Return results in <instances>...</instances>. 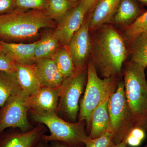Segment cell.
I'll return each mask as SVG.
<instances>
[{"instance_id":"1","label":"cell","mask_w":147,"mask_h":147,"mask_svg":"<svg viewBox=\"0 0 147 147\" xmlns=\"http://www.w3.org/2000/svg\"><path fill=\"white\" fill-rule=\"evenodd\" d=\"M91 40L92 61L104 78L120 76L127 51L122 36L114 27L102 25Z\"/></svg>"},{"instance_id":"22","label":"cell","mask_w":147,"mask_h":147,"mask_svg":"<svg viewBox=\"0 0 147 147\" xmlns=\"http://www.w3.org/2000/svg\"><path fill=\"white\" fill-rule=\"evenodd\" d=\"M131 42V61L146 69L147 67V32L135 38Z\"/></svg>"},{"instance_id":"37","label":"cell","mask_w":147,"mask_h":147,"mask_svg":"<svg viewBox=\"0 0 147 147\" xmlns=\"http://www.w3.org/2000/svg\"><path fill=\"white\" fill-rule=\"evenodd\" d=\"M2 50L1 46V44H0V50Z\"/></svg>"},{"instance_id":"38","label":"cell","mask_w":147,"mask_h":147,"mask_svg":"<svg viewBox=\"0 0 147 147\" xmlns=\"http://www.w3.org/2000/svg\"><path fill=\"white\" fill-rule=\"evenodd\" d=\"M144 147H147V144L146 145V146H144Z\"/></svg>"},{"instance_id":"24","label":"cell","mask_w":147,"mask_h":147,"mask_svg":"<svg viewBox=\"0 0 147 147\" xmlns=\"http://www.w3.org/2000/svg\"><path fill=\"white\" fill-rule=\"evenodd\" d=\"M125 38L129 41L132 40L140 35L147 32V11L140 16L128 26L124 30Z\"/></svg>"},{"instance_id":"34","label":"cell","mask_w":147,"mask_h":147,"mask_svg":"<svg viewBox=\"0 0 147 147\" xmlns=\"http://www.w3.org/2000/svg\"><path fill=\"white\" fill-rule=\"evenodd\" d=\"M128 146L127 144L126 139H125L118 144L116 147H128Z\"/></svg>"},{"instance_id":"3","label":"cell","mask_w":147,"mask_h":147,"mask_svg":"<svg viewBox=\"0 0 147 147\" xmlns=\"http://www.w3.org/2000/svg\"><path fill=\"white\" fill-rule=\"evenodd\" d=\"M145 69L130 61L124 71V85L127 102L134 127L147 131V80Z\"/></svg>"},{"instance_id":"18","label":"cell","mask_w":147,"mask_h":147,"mask_svg":"<svg viewBox=\"0 0 147 147\" xmlns=\"http://www.w3.org/2000/svg\"><path fill=\"white\" fill-rule=\"evenodd\" d=\"M110 97L101 102L93 113L89 136L90 139H95L99 137L109 129L110 119L108 103Z\"/></svg>"},{"instance_id":"32","label":"cell","mask_w":147,"mask_h":147,"mask_svg":"<svg viewBox=\"0 0 147 147\" xmlns=\"http://www.w3.org/2000/svg\"><path fill=\"white\" fill-rule=\"evenodd\" d=\"M53 142L50 147H85V146H70L63 142H57V141H52Z\"/></svg>"},{"instance_id":"13","label":"cell","mask_w":147,"mask_h":147,"mask_svg":"<svg viewBox=\"0 0 147 147\" xmlns=\"http://www.w3.org/2000/svg\"><path fill=\"white\" fill-rule=\"evenodd\" d=\"M45 131L44 127L38 125L26 132L8 133L0 139V147H35Z\"/></svg>"},{"instance_id":"6","label":"cell","mask_w":147,"mask_h":147,"mask_svg":"<svg viewBox=\"0 0 147 147\" xmlns=\"http://www.w3.org/2000/svg\"><path fill=\"white\" fill-rule=\"evenodd\" d=\"M108 111L110 119L108 129L113 133V141L118 145L126 139L134 127L123 81L118 82L117 89L109 98Z\"/></svg>"},{"instance_id":"20","label":"cell","mask_w":147,"mask_h":147,"mask_svg":"<svg viewBox=\"0 0 147 147\" xmlns=\"http://www.w3.org/2000/svg\"><path fill=\"white\" fill-rule=\"evenodd\" d=\"M21 90L16 74L0 71V108L11 96Z\"/></svg>"},{"instance_id":"9","label":"cell","mask_w":147,"mask_h":147,"mask_svg":"<svg viewBox=\"0 0 147 147\" xmlns=\"http://www.w3.org/2000/svg\"><path fill=\"white\" fill-rule=\"evenodd\" d=\"M88 11L79 2L58 23L53 33L61 45L68 46L74 35L82 27Z\"/></svg>"},{"instance_id":"11","label":"cell","mask_w":147,"mask_h":147,"mask_svg":"<svg viewBox=\"0 0 147 147\" xmlns=\"http://www.w3.org/2000/svg\"><path fill=\"white\" fill-rule=\"evenodd\" d=\"M59 98V87H41L33 94L26 97L25 104L32 113H57Z\"/></svg>"},{"instance_id":"17","label":"cell","mask_w":147,"mask_h":147,"mask_svg":"<svg viewBox=\"0 0 147 147\" xmlns=\"http://www.w3.org/2000/svg\"><path fill=\"white\" fill-rule=\"evenodd\" d=\"M143 13L136 0H121L110 22L127 26Z\"/></svg>"},{"instance_id":"26","label":"cell","mask_w":147,"mask_h":147,"mask_svg":"<svg viewBox=\"0 0 147 147\" xmlns=\"http://www.w3.org/2000/svg\"><path fill=\"white\" fill-rule=\"evenodd\" d=\"M47 0H15V11H25L31 9L45 11Z\"/></svg>"},{"instance_id":"25","label":"cell","mask_w":147,"mask_h":147,"mask_svg":"<svg viewBox=\"0 0 147 147\" xmlns=\"http://www.w3.org/2000/svg\"><path fill=\"white\" fill-rule=\"evenodd\" d=\"M117 146L113 141V133L110 129L95 139L88 137L85 143V147H116Z\"/></svg>"},{"instance_id":"5","label":"cell","mask_w":147,"mask_h":147,"mask_svg":"<svg viewBox=\"0 0 147 147\" xmlns=\"http://www.w3.org/2000/svg\"><path fill=\"white\" fill-rule=\"evenodd\" d=\"M32 115L35 121L44 124L49 129L50 135L42 137L45 142L57 141L75 146H85L89 137L85 130V122L66 121L55 113H32Z\"/></svg>"},{"instance_id":"15","label":"cell","mask_w":147,"mask_h":147,"mask_svg":"<svg viewBox=\"0 0 147 147\" xmlns=\"http://www.w3.org/2000/svg\"><path fill=\"white\" fill-rule=\"evenodd\" d=\"M121 0H97L90 15L89 29L110 22Z\"/></svg>"},{"instance_id":"21","label":"cell","mask_w":147,"mask_h":147,"mask_svg":"<svg viewBox=\"0 0 147 147\" xmlns=\"http://www.w3.org/2000/svg\"><path fill=\"white\" fill-rule=\"evenodd\" d=\"M52 59L65 79L72 76L76 72V68L68 46H61Z\"/></svg>"},{"instance_id":"36","label":"cell","mask_w":147,"mask_h":147,"mask_svg":"<svg viewBox=\"0 0 147 147\" xmlns=\"http://www.w3.org/2000/svg\"><path fill=\"white\" fill-rule=\"evenodd\" d=\"M68 1L74 4L77 5V4L79 3L80 0H68Z\"/></svg>"},{"instance_id":"27","label":"cell","mask_w":147,"mask_h":147,"mask_svg":"<svg viewBox=\"0 0 147 147\" xmlns=\"http://www.w3.org/2000/svg\"><path fill=\"white\" fill-rule=\"evenodd\" d=\"M16 63L0 50V71L9 74H16Z\"/></svg>"},{"instance_id":"4","label":"cell","mask_w":147,"mask_h":147,"mask_svg":"<svg viewBox=\"0 0 147 147\" xmlns=\"http://www.w3.org/2000/svg\"><path fill=\"white\" fill-rule=\"evenodd\" d=\"M87 80L86 90L80 103L79 121H84L87 128L90 129L92 115L101 102L113 94L117 87V79H101L92 61L87 65Z\"/></svg>"},{"instance_id":"31","label":"cell","mask_w":147,"mask_h":147,"mask_svg":"<svg viewBox=\"0 0 147 147\" xmlns=\"http://www.w3.org/2000/svg\"><path fill=\"white\" fill-rule=\"evenodd\" d=\"M97 1V0H80V3L85 6L89 11L94 7Z\"/></svg>"},{"instance_id":"29","label":"cell","mask_w":147,"mask_h":147,"mask_svg":"<svg viewBox=\"0 0 147 147\" xmlns=\"http://www.w3.org/2000/svg\"><path fill=\"white\" fill-rule=\"evenodd\" d=\"M146 131L140 127H134L129 132V134H131L133 137L139 139L142 141L145 139Z\"/></svg>"},{"instance_id":"35","label":"cell","mask_w":147,"mask_h":147,"mask_svg":"<svg viewBox=\"0 0 147 147\" xmlns=\"http://www.w3.org/2000/svg\"><path fill=\"white\" fill-rule=\"evenodd\" d=\"M136 1H138L140 3H142L143 4L147 6V0H136Z\"/></svg>"},{"instance_id":"16","label":"cell","mask_w":147,"mask_h":147,"mask_svg":"<svg viewBox=\"0 0 147 147\" xmlns=\"http://www.w3.org/2000/svg\"><path fill=\"white\" fill-rule=\"evenodd\" d=\"M33 65L16 63V79L21 90L28 96L36 92L41 87Z\"/></svg>"},{"instance_id":"30","label":"cell","mask_w":147,"mask_h":147,"mask_svg":"<svg viewBox=\"0 0 147 147\" xmlns=\"http://www.w3.org/2000/svg\"><path fill=\"white\" fill-rule=\"evenodd\" d=\"M127 144L128 146L132 147L139 146L142 143V141L133 137L131 134H129L126 138Z\"/></svg>"},{"instance_id":"23","label":"cell","mask_w":147,"mask_h":147,"mask_svg":"<svg viewBox=\"0 0 147 147\" xmlns=\"http://www.w3.org/2000/svg\"><path fill=\"white\" fill-rule=\"evenodd\" d=\"M76 5L68 0H47L45 11L51 19L59 23Z\"/></svg>"},{"instance_id":"8","label":"cell","mask_w":147,"mask_h":147,"mask_svg":"<svg viewBox=\"0 0 147 147\" xmlns=\"http://www.w3.org/2000/svg\"><path fill=\"white\" fill-rule=\"evenodd\" d=\"M27 96L21 90L11 96L0 108V134L10 127L19 128L23 132L32 129L27 117L28 109L25 104Z\"/></svg>"},{"instance_id":"12","label":"cell","mask_w":147,"mask_h":147,"mask_svg":"<svg viewBox=\"0 0 147 147\" xmlns=\"http://www.w3.org/2000/svg\"><path fill=\"white\" fill-rule=\"evenodd\" d=\"M33 66L41 87L58 88L65 80L53 59L38 60Z\"/></svg>"},{"instance_id":"7","label":"cell","mask_w":147,"mask_h":147,"mask_svg":"<svg viewBox=\"0 0 147 147\" xmlns=\"http://www.w3.org/2000/svg\"><path fill=\"white\" fill-rule=\"evenodd\" d=\"M87 68L76 69L72 76L64 80L59 86L57 112L70 122H76L79 116V101L87 80Z\"/></svg>"},{"instance_id":"28","label":"cell","mask_w":147,"mask_h":147,"mask_svg":"<svg viewBox=\"0 0 147 147\" xmlns=\"http://www.w3.org/2000/svg\"><path fill=\"white\" fill-rule=\"evenodd\" d=\"M15 9V0H0V15L11 13Z\"/></svg>"},{"instance_id":"10","label":"cell","mask_w":147,"mask_h":147,"mask_svg":"<svg viewBox=\"0 0 147 147\" xmlns=\"http://www.w3.org/2000/svg\"><path fill=\"white\" fill-rule=\"evenodd\" d=\"M90 21L89 16L74 35L68 46L76 69L86 67V62L91 53V40L89 33Z\"/></svg>"},{"instance_id":"14","label":"cell","mask_w":147,"mask_h":147,"mask_svg":"<svg viewBox=\"0 0 147 147\" xmlns=\"http://www.w3.org/2000/svg\"><path fill=\"white\" fill-rule=\"evenodd\" d=\"M39 40L30 43L6 42L0 40L2 50L16 63L32 65L35 63V50Z\"/></svg>"},{"instance_id":"19","label":"cell","mask_w":147,"mask_h":147,"mask_svg":"<svg viewBox=\"0 0 147 147\" xmlns=\"http://www.w3.org/2000/svg\"><path fill=\"white\" fill-rule=\"evenodd\" d=\"M60 42L53 33H47L39 40L35 50L36 61L44 59H52L61 47Z\"/></svg>"},{"instance_id":"33","label":"cell","mask_w":147,"mask_h":147,"mask_svg":"<svg viewBox=\"0 0 147 147\" xmlns=\"http://www.w3.org/2000/svg\"><path fill=\"white\" fill-rule=\"evenodd\" d=\"M47 143H48L47 142L43 140L42 138L40 141L38 142V144L35 147H48V145L47 144Z\"/></svg>"},{"instance_id":"2","label":"cell","mask_w":147,"mask_h":147,"mask_svg":"<svg viewBox=\"0 0 147 147\" xmlns=\"http://www.w3.org/2000/svg\"><path fill=\"white\" fill-rule=\"evenodd\" d=\"M57 26L44 11H14L0 15V40L9 42L30 39L41 29L55 28Z\"/></svg>"}]
</instances>
